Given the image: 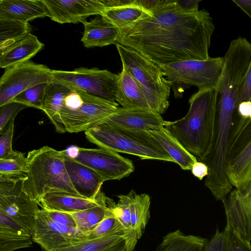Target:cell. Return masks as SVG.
Listing matches in <instances>:
<instances>
[{
	"instance_id": "cell-1",
	"label": "cell",
	"mask_w": 251,
	"mask_h": 251,
	"mask_svg": "<svg viewBox=\"0 0 251 251\" xmlns=\"http://www.w3.org/2000/svg\"><path fill=\"white\" fill-rule=\"evenodd\" d=\"M142 15L120 30L117 42L157 66L185 60H206L214 25L202 9L184 11L175 0H143Z\"/></svg>"
},
{
	"instance_id": "cell-2",
	"label": "cell",
	"mask_w": 251,
	"mask_h": 251,
	"mask_svg": "<svg viewBox=\"0 0 251 251\" xmlns=\"http://www.w3.org/2000/svg\"><path fill=\"white\" fill-rule=\"evenodd\" d=\"M218 93L217 88L199 91L189 99L186 115L173 122L165 121L164 127L198 161L208 153L216 121Z\"/></svg>"
},
{
	"instance_id": "cell-3",
	"label": "cell",
	"mask_w": 251,
	"mask_h": 251,
	"mask_svg": "<svg viewBox=\"0 0 251 251\" xmlns=\"http://www.w3.org/2000/svg\"><path fill=\"white\" fill-rule=\"evenodd\" d=\"M26 161L24 188L40 205L43 197L52 192L80 196L70 180L64 163L63 151H58L49 146H43L29 151Z\"/></svg>"
},
{
	"instance_id": "cell-4",
	"label": "cell",
	"mask_w": 251,
	"mask_h": 251,
	"mask_svg": "<svg viewBox=\"0 0 251 251\" xmlns=\"http://www.w3.org/2000/svg\"><path fill=\"white\" fill-rule=\"evenodd\" d=\"M85 134L90 142L100 148L130 154L142 159L175 163L148 132L128 129L103 123L87 130Z\"/></svg>"
},
{
	"instance_id": "cell-5",
	"label": "cell",
	"mask_w": 251,
	"mask_h": 251,
	"mask_svg": "<svg viewBox=\"0 0 251 251\" xmlns=\"http://www.w3.org/2000/svg\"><path fill=\"white\" fill-rule=\"evenodd\" d=\"M115 45L122 64L141 88L151 109L164 113L169 106L171 86L160 67L132 49Z\"/></svg>"
},
{
	"instance_id": "cell-6",
	"label": "cell",
	"mask_w": 251,
	"mask_h": 251,
	"mask_svg": "<svg viewBox=\"0 0 251 251\" xmlns=\"http://www.w3.org/2000/svg\"><path fill=\"white\" fill-rule=\"evenodd\" d=\"M118 108L116 101L72 89L65 99L60 116L66 132H85L102 123Z\"/></svg>"
},
{
	"instance_id": "cell-7",
	"label": "cell",
	"mask_w": 251,
	"mask_h": 251,
	"mask_svg": "<svg viewBox=\"0 0 251 251\" xmlns=\"http://www.w3.org/2000/svg\"><path fill=\"white\" fill-rule=\"evenodd\" d=\"M224 66V57L206 60H190L159 66L169 82L174 97L180 98L192 86L199 91L217 88Z\"/></svg>"
},
{
	"instance_id": "cell-8",
	"label": "cell",
	"mask_w": 251,
	"mask_h": 251,
	"mask_svg": "<svg viewBox=\"0 0 251 251\" xmlns=\"http://www.w3.org/2000/svg\"><path fill=\"white\" fill-rule=\"evenodd\" d=\"M118 75L96 68L52 70L50 75L51 82L113 101L118 91Z\"/></svg>"
},
{
	"instance_id": "cell-9",
	"label": "cell",
	"mask_w": 251,
	"mask_h": 251,
	"mask_svg": "<svg viewBox=\"0 0 251 251\" xmlns=\"http://www.w3.org/2000/svg\"><path fill=\"white\" fill-rule=\"evenodd\" d=\"M226 173L236 189L244 187L251 178V119L237 117L229 141Z\"/></svg>"
},
{
	"instance_id": "cell-10",
	"label": "cell",
	"mask_w": 251,
	"mask_h": 251,
	"mask_svg": "<svg viewBox=\"0 0 251 251\" xmlns=\"http://www.w3.org/2000/svg\"><path fill=\"white\" fill-rule=\"evenodd\" d=\"M25 176L0 181V212L32 234L39 204L25 191Z\"/></svg>"
},
{
	"instance_id": "cell-11",
	"label": "cell",
	"mask_w": 251,
	"mask_h": 251,
	"mask_svg": "<svg viewBox=\"0 0 251 251\" xmlns=\"http://www.w3.org/2000/svg\"><path fill=\"white\" fill-rule=\"evenodd\" d=\"M51 71L31 61L5 69L0 79V106L30 87L50 82Z\"/></svg>"
},
{
	"instance_id": "cell-12",
	"label": "cell",
	"mask_w": 251,
	"mask_h": 251,
	"mask_svg": "<svg viewBox=\"0 0 251 251\" xmlns=\"http://www.w3.org/2000/svg\"><path fill=\"white\" fill-rule=\"evenodd\" d=\"M75 160L98 173L105 181L120 180L134 170L132 162L119 153L108 150L76 147Z\"/></svg>"
},
{
	"instance_id": "cell-13",
	"label": "cell",
	"mask_w": 251,
	"mask_h": 251,
	"mask_svg": "<svg viewBox=\"0 0 251 251\" xmlns=\"http://www.w3.org/2000/svg\"><path fill=\"white\" fill-rule=\"evenodd\" d=\"M88 234L77 228L58 224L43 213L38 212L35 219L33 238L45 251L66 248L88 239Z\"/></svg>"
},
{
	"instance_id": "cell-14",
	"label": "cell",
	"mask_w": 251,
	"mask_h": 251,
	"mask_svg": "<svg viewBox=\"0 0 251 251\" xmlns=\"http://www.w3.org/2000/svg\"><path fill=\"white\" fill-rule=\"evenodd\" d=\"M42 0L48 17L60 24H83L89 16L101 15L105 8L101 0Z\"/></svg>"
},
{
	"instance_id": "cell-15",
	"label": "cell",
	"mask_w": 251,
	"mask_h": 251,
	"mask_svg": "<svg viewBox=\"0 0 251 251\" xmlns=\"http://www.w3.org/2000/svg\"><path fill=\"white\" fill-rule=\"evenodd\" d=\"M103 123L128 129L149 132L163 127L165 121L160 114L151 109L119 107L116 112Z\"/></svg>"
},
{
	"instance_id": "cell-16",
	"label": "cell",
	"mask_w": 251,
	"mask_h": 251,
	"mask_svg": "<svg viewBox=\"0 0 251 251\" xmlns=\"http://www.w3.org/2000/svg\"><path fill=\"white\" fill-rule=\"evenodd\" d=\"M64 160L70 180L78 194L95 200L105 181L95 171L70 156L63 150Z\"/></svg>"
},
{
	"instance_id": "cell-17",
	"label": "cell",
	"mask_w": 251,
	"mask_h": 251,
	"mask_svg": "<svg viewBox=\"0 0 251 251\" xmlns=\"http://www.w3.org/2000/svg\"><path fill=\"white\" fill-rule=\"evenodd\" d=\"M106 197L101 191L94 200L69 193L52 192L44 196L40 204L42 208L73 213L99 205Z\"/></svg>"
},
{
	"instance_id": "cell-18",
	"label": "cell",
	"mask_w": 251,
	"mask_h": 251,
	"mask_svg": "<svg viewBox=\"0 0 251 251\" xmlns=\"http://www.w3.org/2000/svg\"><path fill=\"white\" fill-rule=\"evenodd\" d=\"M105 8L101 15L119 31L136 21L144 10L143 0H101Z\"/></svg>"
},
{
	"instance_id": "cell-19",
	"label": "cell",
	"mask_w": 251,
	"mask_h": 251,
	"mask_svg": "<svg viewBox=\"0 0 251 251\" xmlns=\"http://www.w3.org/2000/svg\"><path fill=\"white\" fill-rule=\"evenodd\" d=\"M226 225L244 240L251 241V212L240 199L236 189L232 190L223 202Z\"/></svg>"
},
{
	"instance_id": "cell-20",
	"label": "cell",
	"mask_w": 251,
	"mask_h": 251,
	"mask_svg": "<svg viewBox=\"0 0 251 251\" xmlns=\"http://www.w3.org/2000/svg\"><path fill=\"white\" fill-rule=\"evenodd\" d=\"M84 31L81 41L86 48L102 47L116 44L119 30L101 15L83 23Z\"/></svg>"
},
{
	"instance_id": "cell-21",
	"label": "cell",
	"mask_w": 251,
	"mask_h": 251,
	"mask_svg": "<svg viewBox=\"0 0 251 251\" xmlns=\"http://www.w3.org/2000/svg\"><path fill=\"white\" fill-rule=\"evenodd\" d=\"M33 234L0 212V251H14L32 245Z\"/></svg>"
},
{
	"instance_id": "cell-22",
	"label": "cell",
	"mask_w": 251,
	"mask_h": 251,
	"mask_svg": "<svg viewBox=\"0 0 251 251\" xmlns=\"http://www.w3.org/2000/svg\"><path fill=\"white\" fill-rule=\"evenodd\" d=\"M49 16L42 0H0V18L29 22Z\"/></svg>"
},
{
	"instance_id": "cell-23",
	"label": "cell",
	"mask_w": 251,
	"mask_h": 251,
	"mask_svg": "<svg viewBox=\"0 0 251 251\" xmlns=\"http://www.w3.org/2000/svg\"><path fill=\"white\" fill-rule=\"evenodd\" d=\"M116 101L123 108L151 109L141 88L123 64L118 74Z\"/></svg>"
},
{
	"instance_id": "cell-24",
	"label": "cell",
	"mask_w": 251,
	"mask_h": 251,
	"mask_svg": "<svg viewBox=\"0 0 251 251\" xmlns=\"http://www.w3.org/2000/svg\"><path fill=\"white\" fill-rule=\"evenodd\" d=\"M44 47L36 36L29 33L24 39L0 51V67L6 69L29 61Z\"/></svg>"
},
{
	"instance_id": "cell-25",
	"label": "cell",
	"mask_w": 251,
	"mask_h": 251,
	"mask_svg": "<svg viewBox=\"0 0 251 251\" xmlns=\"http://www.w3.org/2000/svg\"><path fill=\"white\" fill-rule=\"evenodd\" d=\"M71 90L63 85L51 81L45 90L42 110L53 125L56 131L60 133L66 131L61 121L60 113L65 99Z\"/></svg>"
},
{
	"instance_id": "cell-26",
	"label": "cell",
	"mask_w": 251,
	"mask_h": 251,
	"mask_svg": "<svg viewBox=\"0 0 251 251\" xmlns=\"http://www.w3.org/2000/svg\"><path fill=\"white\" fill-rule=\"evenodd\" d=\"M169 155L184 170H191L196 157L190 153L165 127L149 131Z\"/></svg>"
},
{
	"instance_id": "cell-27",
	"label": "cell",
	"mask_w": 251,
	"mask_h": 251,
	"mask_svg": "<svg viewBox=\"0 0 251 251\" xmlns=\"http://www.w3.org/2000/svg\"><path fill=\"white\" fill-rule=\"evenodd\" d=\"M208 239L186 235L180 229L165 235L155 251H204Z\"/></svg>"
},
{
	"instance_id": "cell-28",
	"label": "cell",
	"mask_w": 251,
	"mask_h": 251,
	"mask_svg": "<svg viewBox=\"0 0 251 251\" xmlns=\"http://www.w3.org/2000/svg\"><path fill=\"white\" fill-rule=\"evenodd\" d=\"M116 203L106 197L100 205L76 212L69 213L73 216L76 228L81 232L89 234L112 211Z\"/></svg>"
},
{
	"instance_id": "cell-29",
	"label": "cell",
	"mask_w": 251,
	"mask_h": 251,
	"mask_svg": "<svg viewBox=\"0 0 251 251\" xmlns=\"http://www.w3.org/2000/svg\"><path fill=\"white\" fill-rule=\"evenodd\" d=\"M129 194L132 229L138 241L142 237L150 218L151 199L148 194H138L133 190Z\"/></svg>"
},
{
	"instance_id": "cell-30",
	"label": "cell",
	"mask_w": 251,
	"mask_h": 251,
	"mask_svg": "<svg viewBox=\"0 0 251 251\" xmlns=\"http://www.w3.org/2000/svg\"><path fill=\"white\" fill-rule=\"evenodd\" d=\"M125 240L121 236H108L88 239L69 247L52 251H123Z\"/></svg>"
},
{
	"instance_id": "cell-31",
	"label": "cell",
	"mask_w": 251,
	"mask_h": 251,
	"mask_svg": "<svg viewBox=\"0 0 251 251\" xmlns=\"http://www.w3.org/2000/svg\"><path fill=\"white\" fill-rule=\"evenodd\" d=\"M31 29L28 22L0 18V51L24 39Z\"/></svg>"
},
{
	"instance_id": "cell-32",
	"label": "cell",
	"mask_w": 251,
	"mask_h": 251,
	"mask_svg": "<svg viewBox=\"0 0 251 251\" xmlns=\"http://www.w3.org/2000/svg\"><path fill=\"white\" fill-rule=\"evenodd\" d=\"M118 201L113 207V211L120 222L124 230V238L126 243V251H133L137 240L135 239L132 229L130 210V195L117 196Z\"/></svg>"
},
{
	"instance_id": "cell-33",
	"label": "cell",
	"mask_w": 251,
	"mask_h": 251,
	"mask_svg": "<svg viewBox=\"0 0 251 251\" xmlns=\"http://www.w3.org/2000/svg\"><path fill=\"white\" fill-rule=\"evenodd\" d=\"M24 154L21 152L13 151L7 156L0 158V176H25L27 161Z\"/></svg>"
},
{
	"instance_id": "cell-34",
	"label": "cell",
	"mask_w": 251,
	"mask_h": 251,
	"mask_svg": "<svg viewBox=\"0 0 251 251\" xmlns=\"http://www.w3.org/2000/svg\"><path fill=\"white\" fill-rule=\"evenodd\" d=\"M124 235L123 227L114 212L113 208L112 212L89 234L88 239L97 238L108 236L124 237Z\"/></svg>"
},
{
	"instance_id": "cell-35",
	"label": "cell",
	"mask_w": 251,
	"mask_h": 251,
	"mask_svg": "<svg viewBox=\"0 0 251 251\" xmlns=\"http://www.w3.org/2000/svg\"><path fill=\"white\" fill-rule=\"evenodd\" d=\"M49 82L40 83L24 91L16 96L11 101L19 102L28 107L42 110L45 90Z\"/></svg>"
},
{
	"instance_id": "cell-36",
	"label": "cell",
	"mask_w": 251,
	"mask_h": 251,
	"mask_svg": "<svg viewBox=\"0 0 251 251\" xmlns=\"http://www.w3.org/2000/svg\"><path fill=\"white\" fill-rule=\"evenodd\" d=\"M28 106L22 103L10 101L0 106V134L3 133L5 127L13 120L17 114Z\"/></svg>"
},
{
	"instance_id": "cell-37",
	"label": "cell",
	"mask_w": 251,
	"mask_h": 251,
	"mask_svg": "<svg viewBox=\"0 0 251 251\" xmlns=\"http://www.w3.org/2000/svg\"><path fill=\"white\" fill-rule=\"evenodd\" d=\"M226 251H251V242L240 237L230 226L226 225Z\"/></svg>"
},
{
	"instance_id": "cell-38",
	"label": "cell",
	"mask_w": 251,
	"mask_h": 251,
	"mask_svg": "<svg viewBox=\"0 0 251 251\" xmlns=\"http://www.w3.org/2000/svg\"><path fill=\"white\" fill-rule=\"evenodd\" d=\"M14 120L10 122L0 137V158L7 156L13 151L12 143L14 130Z\"/></svg>"
},
{
	"instance_id": "cell-39",
	"label": "cell",
	"mask_w": 251,
	"mask_h": 251,
	"mask_svg": "<svg viewBox=\"0 0 251 251\" xmlns=\"http://www.w3.org/2000/svg\"><path fill=\"white\" fill-rule=\"evenodd\" d=\"M41 209L44 214L53 221L63 225L76 228V223L71 214L45 208Z\"/></svg>"
},
{
	"instance_id": "cell-40",
	"label": "cell",
	"mask_w": 251,
	"mask_h": 251,
	"mask_svg": "<svg viewBox=\"0 0 251 251\" xmlns=\"http://www.w3.org/2000/svg\"><path fill=\"white\" fill-rule=\"evenodd\" d=\"M204 251H226V231L216 230L215 234L206 244Z\"/></svg>"
},
{
	"instance_id": "cell-41",
	"label": "cell",
	"mask_w": 251,
	"mask_h": 251,
	"mask_svg": "<svg viewBox=\"0 0 251 251\" xmlns=\"http://www.w3.org/2000/svg\"><path fill=\"white\" fill-rule=\"evenodd\" d=\"M251 101V62L246 74L239 98V102Z\"/></svg>"
},
{
	"instance_id": "cell-42",
	"label": "cell",
	"mask_w": 251,
	"mask_h": 251,
	"mask_svg": "<svg viewBox=\"0 0 251 251\" xmlns=\"http://www.w3.org/2000/svg\"><path fill=\"white\" fill-rule=\"evenodd\" d=\"M236 190L241 200L251 212V178L244 187Z\"/></svg>"
},
{
	"instance_id": "cell-43",
	"label": "cell",
	"mask_w": 251,
	"mask_h": 251,
	"mask_svg": "<svg viewBox=\"0 0 251 251\" xmlns=\"http://www.w3.org/2000/svg\"><path fill=\"white\" fill-rule=\"evenodd\" d=\"M176 3L184 11L187 13H195L199 11L200 0H175Z\"/></svg>"
},
{
	"instance_id": "cell-44",
	"label": "cell",
	"mask_w": 251,
	"mask_h": 251,
	"mask_svg": "<svg viewBox=\"0 0 251 251\" xmlns=\"http://www.w3.org/2000/svg\"><path fill=\"white\" fill-rule=\"evenodd\" d=\"M192 174L200 180H202L208 174V168L203 162L197 161L193 165L191 169Z\"/></svg>"
},
{
	"instance_id": "cell-45",
	"label": "cell",
	"mask_w": 251,
	"mask_h": 251,
	"mask_svg": "<svg viewBox=\"0 0 251 251\" xmlns=\"http://www.w3.org/2000/svg\"><path fill=\"white\" fill-rule=\"evenodd\" d=\"M237 113L241 118L251 119V101L240 102L237 108Z\"/></svg>"
},
{
	"instance_id": "cell-46",
	"label": "cell",
	"mask_w": 251,
	"mask_h": 251,
	"mask_svg": "<svg viewBox=\"0 0 251 251\" xmlns=\"http://www.w3.org/2000/svg\"><path fill=\"white\" fill-rule=\"evenodd\" d=\"M126 251V250H124V251Z\"/></svg>"
}]
</instances>
